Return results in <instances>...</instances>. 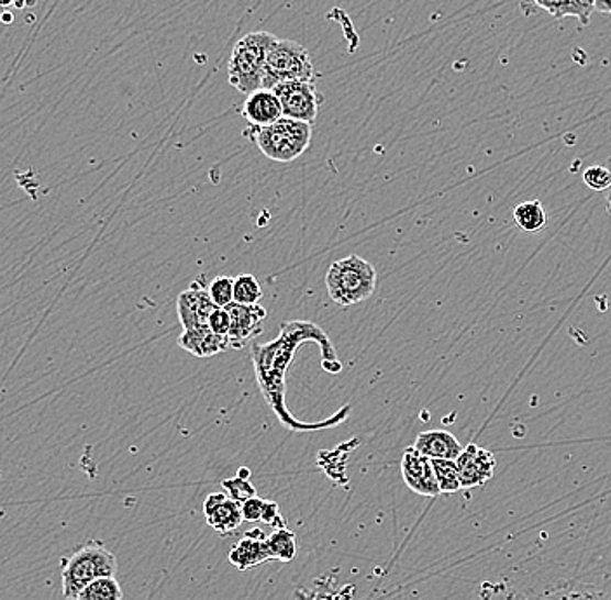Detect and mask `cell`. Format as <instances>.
Masks as SVG:
<instances>
[{
	"instance_id": "2",
	"label": "cell",
	"mask_w": 611,
	"mask_h": 600,
	"mask_svg": "<svg viewBox=\"0 0 611 600\" xmlns=\"http://www.w3.org/2000/svg\"><path fill=\"white\" fill-rule=\"evenodd\" d=\"M244 136L256 144L259 152L269 160L290 164L304 155L313 137V125L301 120L281 116L275 124L266 127H248Z\"/></svg>"
},
{
	"instance_id": "32",
	"label": "cell",
	"mask_w": 611,
	"mask_h": 600,
	"mask_svg": "<svg viewBox=\"0 0 611 600\" xmlns=\"http://www.w3.org/2000/svg\"><path fill=\"white\" fill-rule=\"evenodd\" d=\"M607 207H608V212H610L611 215V188L610 190L607 191Z\"/></svg>"
},
{
	"instance_id": "25",
	"label": "cell",
	"mask_w": 611,
	"mask_h": 600,
	"mask_svg": "<svg viewBox=\"0 0 611 600\" xmlns=\"http://www.w3.org/2000/svg\"><path fill=\"white\" fill-rule=\"evenodd\" d=\"M233 285H235V278H230V276H218L211 281L207 290H209V296L218 308H227L232 304Z\"/></svg>"
},
{
	"instance_id": "14",
	"label": "cell",
	"mask_w": 611,
	"mask_h": 600,
	"mask_svg": "<svg viewBox=\"0 0 611 600\" xmlns=\"http://www.w3.org/2000/svg\"><path fill=\"white\" fill-rule=\"evenodd\" d=\"M242 116L247 120L248 127H266L280 120L284 111L271 89H257L245 98Z\"/></svg>"
},
{
	"instance_id": "12",
	"label": "cell",
	"mask_w": 611,
	"mask_h": 600,
	"mask_svg": "<svg viewBox=\"0 0 611 600\" xmlns=\"http://www.w3.org/2000/svg\"><path fill=\"white\" fill-rule=\"evenodd\" d=\"M218 305L212 302L209 290L202 285H191L178 297V316L182 329L191 330L207 326V321Z\"/></svg>"
},
{
	"instance_id": "20",
	"label": "cell",
	"mask_w": 611,
	"mask_h": 600,
	"mask_svg": "<svg viewBox=\"0 0 611 600\" xmlns=\"http://www.w3.org/2000/svg\"><path fill=\"white\" fill-rule=\"evenodd\" d=\"M268 548L271 559L280 560V563H290L298 554V543L296 535L287 527L273 531L268 536Z\"/></svg>"
},
{
	"instance_id": "29",
	"label": "cell",
	"mask_w": 611,
	"mask_h": 600,
	"mask_svg": "<svg viewBox=\"0 0 611 600\" xmlns=\"http://www.w3.org/2000/svg\"><path fill=\"white\" fill-rule=\"evenodd\" d=\"M260 522L269 524V526L275 527V530H280V527L286 526V519L281 518L280 507L277 502H271V500H265V509H263V515H260Z\"/></svg>"
},
{
	"instance_id": "1",
	"label": "cell",
	"mask_w": 611,
	"mask_h": 600,
	"mask_svg": "<svg viewBox=\"0 0 611 600\" xmlns=\"http://www.w3.org/2000/svg\"><path fill=\"white\" fill-rule=\"evenodd\" d=\"M306 342L319 344L323 358V370L334 375L341 374L343 363L337 359L334 344L316 323L304 320L287 321V323H281L280 335L275 341L268 342V344H259V342L253 344V363L257 386H259V391L263 392L269 410L277 415L280 424L287 431L313 432L337 427L343 424L344 420H347L352 408H341L331 419L322 420L316 424H306L296 419L287 407V371H289L299 347Z\"/></svg>"
},
{
	"instance_id": "26",
	"label": "cell",
	"mask_w": 611,
	"mask_h": 600,
	"mask_svg": "<svg viewBox=\"0 0 611 600\" xmlns=\"http://www.w3.org/2000/svg\"><path fill=\"white\" fill-rule=\"evenodd\" d=\"M481 597L485 600H525L508 581H502V584H490V581H487L481 587Z\"/></svg>"
},
{
	"instance_id": "30",
	"label": "cell",
	"mask_w": 611,
	"mask_h": 600,
	"mask_svg": "<svg viewBox=\"0 0 611 600\" xmlns=\"http://www.w3.org/2000/svg\"><path fill=\"white\" fill-rule=\"evenodd\" d=\"M263 509H265V500L259 497L251 498V500H247V502L242 503V514H244V521H260Z\"/></svg>"
},
{
	"instance_id": "8",
	"label": "cell",
	"mask_w": 611,
	"mask_h": 600,
	"mask_svg": "<svg viewBox=\"0 0 611 600\" xmlns=\"http://www.w3.org/2000/svg\"><path fill=\"white\" fill-rule=\"evenodd\" d=\"M458 476L463 482V490H471L487 485L496 474L497 460L490 449L481 448L478 444H467L457 460Z\"/></svg>"
},
{
	"instance_id": "4",
	"label": "cell",
	"mask_w": 611,
	"mask_h": 600,
	"mask_svg": "<svg viewBox=\"0 0 611 600\" xmlns=\"http://www.w3.org/2000/svg\"><path fill=\"white\" fill-rule=\"evenodd\" d=\"M116 569H119L116 557L104 547L103 543L96 540L84 543L71 552L70 557L63 559V597L77 600L87 585L103 576H115Z\"/></svg>"
},
{
	"instance_id": "9",
	"label": "cell",
	"mask_w": 611,
	"mask_h": 600,
	"mask_svg": "<svg viewBox=\"0 0 611 600\" xmlns=\"http://www.w3.org/2000/svg\"><path fill=\"white\" fill-rule=\"evenodd\" d=\"M230 314V347L242 349L245 342H251L263 333L268 311L260 304H232L224 308Z\"/></svg>"
},
{
	"instance_id": "22",
	"label": "cell",
	"mask_w": 611,
	"mask_h": 600,
	"mask_svg": "<svg viewBox=\"0 0 611 600\" xmlns=\"http://www.w3.org/2000/svg\"><path fill=\"white\" fill-rule=\"evenodd\" d=\"M260 299H263V288H260L259 281L256 280V276L240 275L238 278H235L233 302H236V304L254 305L259 304Z\"/></svg>"
},
{
	"instance_id": "16",
	"label": "cell",
	"mask_w": 611,
	"mask_h": 600,
	"mask_svg": "<svg viewBox=\"0 0 611 600\" xmlns=\"http://www.w3.org/2000/svg\"><path fill=\"white\" fill-rule=\"evenodd\" d=\"M413 448L431 460H457L464 446L451 432L425 431L419 434Z\"/></svg>"
},
{
	"instance_id": "5",
	"label": "cell",
	"mask_w": 611,
	"mask_h": 600,
	"mask_svg": "<svg viewBox=\"0 0 611 600\" xmlns=\"http://www.w3.org/2000/svg\"><path fill=\"white\" fill-rule=\"evenodd\" d=\"M326 292L335 304L355 305L373 297L377 288V271L373 264L358 255L335 260L325 276Z\"/></svg>"
},
{
	"instance_id": "18",
	"label": "cell",
	"mask_w": 611,
	"mask_h": 600,
	"mask_svg": "<svg viewBox=\"0 0 611 600\" xmlns=\"http://www.w3.org/2000/svg\"><path fill=\"white\" fill-rule=\"evenodd\" d=\"M533 600H608L601 590L591 585L574 584V581H563L545 588L541 596Z\"/></svg>"
},
{
	"instance_id": "7",
	"label": "cell",
	"mask_w": 611,
	"mask_h": 600,
	"mask_svg": "<svg viewBox=\"0 0 611 600\" xmlns=\"http://www.w3.org/2000/svg\"><path fill=\"white\" fill-rule=\"evenodd\" d=\"M271 91L280 101L284 116L301 120L306 124H314V120L319 116L320 104L323 103V96L320 95L314 82L292 80V82L278 84Z\"/></svg>"
},
{
	"instance_id": "24",
	"label": "cell",
	"mask_w": 611,
	"mask_h": 600,
	"mask_svg": "<svg viewBox=\"0 0 611 600\" xmlns=\"http://www.w3.org/2000/svg\"><path fill=\"white\" fill-rule=\"evenodd\" d=\"M221 485L226 490L227 497L238 502L240 505L251 500V498L257 497V490L247 477L236 476L233 479H224Z\"/></svg>"
},
{
	"instance_id": "15",
	"label": "cell",
	"mask_w": 611,
	"mask_h": 600,
	"mask_svg": "<svg viewBox=\"0 0 611 600\" xmlns=\"http://www.w3.org/2000/svg\"><path fill=\"white\" fill-rule=\"evenodd\" d=\"M178 346L197 358H212L230 347V337L212 332L209 326L185 330L178 338Z\"/></svg>"
},
{
	"instance_id": "33",
	"label": "cell",
	"mask_w": 611,
	"mask_h": 600,
	"mask_svg": "<svg viewBox=\"0 0 611 600\" xmlns=\"http://www.w3.org/2000/svg\"><path fill=\"white\" fill-rule=\"evenodd\" d=\"M608 169L611 170V158H610V160H608Z\"/></svg>"
},
{
	"instance_id": "21",
	"label": "cell",
	"mask_w": 611,
	"mask_h": 600,
	"mask_svg": "<svg viewBox=\"0 0 611 600\" xmlns=\"http://www.w3.org/2000/svg\"><path fill=\"white\" fill-rule=\"evenodd\" d=\"M122 599H124V592H122V587H120L115 576H103V578L91 581V584L87 585L82 592L79 593V597H77V600Z\"/></svg>"
},
{
	"instance_id": "17",
	"label": "cell",
	"mask_w": 611,
	"mask_h": 600,
	"mask_svg": "<svg viewBox=\"0 0 611 600\" xmlns=\"http://www.w3.org/2000/svg\"><path fill=\"white\" fill-rule=\"evenodd\" d=\"M542 11L563 20V18H575L580 25H589L595 14V0H532Z\"/></svg>"
},
{
	"instance_id": "10",
	"label": "cell",
	"mask_w": 611,
	"mask_h": 600,
	"mask_svg": "<svg viewBox=\"0 0 611 600\" xmlns=\"http://www.w3.org/2000/svg\"><path fill=\"white\" fill-rule=\"evenodd\" d=\"M401 476L409 490L421 497H438L440 486L434 474L433 462L410 446L401 458Z\"/></svg>"
},
{
	"instance_id": "27",
	"label": "cell",
	"mask_w": 611,
	"mask_h": 600,
	"mask_svg": "<svg viewBox=\"0 0 611 600\" xmlns=\"http://www.w3.org/2000/svg\"><path fill=\"white\" fill-rule=\"evenodd\" d=\"M584 182H586L591 190L595 191H608L611 188V170L608 167H589V169L584 173Z\"/></svg>"
},
{
	"instance_id": "6",
	"label": "cell",
	"mask_w": 611,
	"mask_h": 600,
	"mask_svg": "<svg viewBox=\"0 0 611 600\" xmlns=\"http://www.w3.org/2000/svg\"><path fill=\"white\" fill-rule=\"evenodd\" d=\"M314 63L310 53L299 42L277 38L266 59L263 89H273L278 84L302 80L314 82Z\"/></svg>"
},
{
	"instance_id": "11",
	"label": "cell",
	"mask_w": 611,
	"mask_h": 600,
	"mask_svg": "<svg viewBox=\"0 0 611 600\" xmlns=\"http://www.w3.org/2000/svg\"><path fill=\"white\" fill-rule=\"evenodd\" d=\"M203 515L207 524L221 536L230 535L244 522L242 505L224 493H211L205 498Z\"/></svg>"
},
{
	"instance_id": "19",
	"label": "cell",
	"mask_w": 611,
	"mask_h": 600,
	"mask_svg": "<svg viewBox=\"0 0 611 600\" xmlns=\"http://www.w3.org/2000/svg\"><path fill=\"white\" fill-rule=\"evenodd\" d=\"M512 218L525 233H538L547 224L544 205L538 200L521 202L516 209L512 210Z\"/></svg>"
},
{
	"instance_id": "31",
	"label": "cell",
	"mask_w": 611,
	"mask_h": 600,
	"mask_svg": "<svg viewBox=\"0 0 611 600\" xmlns=\"http://www.w3.org/2000/svg\"><path fill=\"white\" fill-rule=\"evenodd\" d=\"M595 13L611 14V0H595Z\"/></svg>"
},
{
	"instance_id": "3",
	"label": "cell",
	"mask_w": 611,
	"mask_h": 600,
	"mask_svg": "<svg viewBox=\"0 0 611 600\" xmlns=\"http://www.w3.org/2000/svg\"><path fill=\"white\" fill-rule=\"evenodd\" d=\"M269 32H251L236 42L232 58L227 63V82L242 95L263 89L265 82L266 59L269 49L277 41Z\"/></svg>"
},
{
	"instance_id": "28",
	"label": "cell",
	"mask_w": 611,
	"mask_h": 600,
	"mask_svg": "<svg viewBox=\"0 0 611 600\" xmlns=\"http://www.w3.org/2000/svg\"><path fill=\"white\" fill-rule=\"evenodd\" d=\"M207 326L212 332L218 333V335L227 337L230 335V314H227L226 309L215 308L211 316H209V321H207Z\"/></svg>"
},
{
	"instance_id": "23",
	"label": "cell",
	"mask_w": 611,
	"mask_h": 600,
	"mask_svg": "<svg viewBox=\"0 0 611 600\" xmlns=\"http://www.w3.org/2000/svg\"><path fill=\"white\" fill-rule=\"evenodd\" d=\"M431 462H433L434 474H436V481H438L440 493L451 495L463 490V482H460L455 460Z\"/></svg>"
},
{
	"instance_id": "13",
	"label": "cell",
	"mask_w": 611,
	"mask_h": 600,
	"mask_svg": "<svg viewBox=\"0 0 611 600\" xmlns=\"http://www.w3.org/2000/svg\"><path fill=\"white\" fill-rule=\"evenodd\" d=\"M227 559L240 571L257 568L260 564L271 560L268 548V536L260 530H253L245 533L244 538L236 543L232 548Z\"/></svg>"
}]
</instances>
